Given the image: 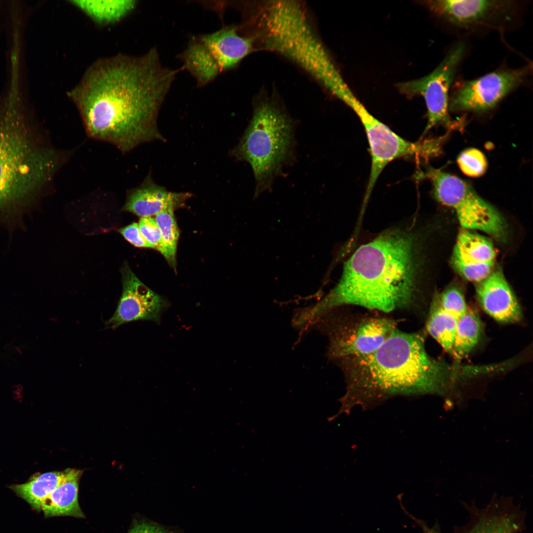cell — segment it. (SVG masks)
<instances>
[{"label":"cell","mask_w":533,"mask_h":533,"mask_svg":"<svg viewBox=\"0 0 533 533\" xmlns=\"http://www.w3.org/2000/svg\"><path fill=\"white\" fill-rule=\"evenodd\" d=\"M177 73L163 66L155 48L139 57L117 55L93 63L68 96L88 135L126 153L165 141L157 116Z\"/></svg>","instance_id":"obj_1"},{"label":"cell","mask_w":533,"mask_h":533,"mask_svg":"<svg viewBox=\"0 0 533 533\" xmlns=\"http://www.w3.org/2000/svg\"><path fill=\"white\" fill-rule=\"evenodd\" d=\"M416 242L393 230L360 247L346 262L337 285L320 301L305 308L315 322L336 308L356 305L384 312L410 307L416 295Z\"/></svg>","instance_id":"obj_2"},{"label":"cell","mask_w":533,"mask_h":533,"mask_svg":"<svg viewBox=\"0 0 533 533\" xmlns=\"http://www.w3.org/2000/svg\"><path fill=\"white\" fill-rule=\"evenodd\" d=\"M342 362L346 393L330 421L355 406L367 409L396 395L442 394L459 372L429 355L420 335L398 329L373 353Z\"/></svg>","instance_id":"obj_3"},{"label":"cell","mask_w":533,"mask_h":533,"mask_svg":"<svg viewBox=\"0 0 533 533\" xmlns=\"http://www.w3.org/2000/svg\"><path fill=\"white\" fill-rule=\"evenodd\" d=\"M12 93L0 110V218H11L51 182L63 158L42 145Z\"/></svg>","instance_id":"obj_4"},{"label":"cell","mask_w":533,"mask_h":533,"mask_svg":"<svg viewBox=\"0 0 533 533\" xmlns=\"http://www.w3.org/2000/svg\"><path fill=\"white\" fill-rule=\"evenodd\" d=\"M260 21L266 49L295 63L332 95L339 90L344 80L301 4L292 0L269 1Z\"/></svg>","instance_id":"obj_5"},{"label":"cell","mask_w":533,"mask_h":533,"mask_svg":"<svg viewBox=\"0 0 533 533\" xmlns=\"http://www.w3.org/2000/svg\"><path fill=\"white\" fill-rule=\"evenodd\" d=\"M294 126L290 116L272 101L262 100L254 106L249 125L231 154L252 167L256 196L268 190L292 159Z\"/></svg>","instance_id":"obj_6"},{"label":"cell","mask_w":533,"mask_h":533,"mask_svg":"<svg viewBox=\"0 0 533 533\" xmlns=\"http://www.w3.org/2000/svg\"><path fill=\"white\" fill-rule=\"evenodd\" d=\"M444 31L457 38L506 34L519 28L529 1L429 0L421 1Z\"/></svg>","instance_id":"obj_7"},{"label":"cell","mask_w":533,"mask_h":533,"mask_svg":"<svg viewBox=\"0 0 533 533\" xmlns=\"http://www.w3.org/2000/svg\"><path fill=\"white\" fill-rule=\"evenodd\" d=\"M254 39L241 35L237 26L229 25L191 37L178 58L183 68L195 79L197 86L201 87L223 72L236 67L253 51Z\"/></svg>","instance_id":"obj_8"},{"label":"cell","mask_w":533,"mask_h":533,"mask_svg":"<svg viewBox=\"0 0 533 533\" xmlns=\"http://www.w3.org/2000/svg\"><path fill=\"white\" fill-rule=\"evenodd\" d=\"M418 175L431 181L436 198L454 211L465 229L479 230L498 239L505 237L506 225L502 216L467 183L431 167Z\"/></svg>","instance_id":"obj_9"},{"label":"cell","mask_w":533,"mask_h":533,"mask_svg":"<svg viewBox=\"0 0 533 533\" xmlns=\"http://www.w3.org/2000/svg\"><path fill=\"white\" fill-rule=\"evenodd\" d=\"M469 51L467 38H457L447 48L441 62L431 72L418 79L397 84L398 90L407 97L421 96L424 99L427 123L423 134L437 124H451L449 114L450 91Z\"/></svg>","instance_id":"obj_10"},{"label":"cell","mask_w":533,"mask_h":533,"mask_svg":"<svg viewBox=\"0 0 533 533\" xmlns=\"http://www.w3.org/2000/svg\"><path fill=\"white\" fill-rule=\"evenodd\" d=\"M533 64L519 67L502 65L477 78H457L449 96V109L457 112H485L495 108L515 91L531 83Z\"/></svg>","instance_id":"obj_11"},{"label":"cell","mask_w":533,"mask_h":533,"mask_svg":"<svg viewBox=\"0 0 533 533\" xmlns=\"http://www.w3.org/2000/svg\"><path fill=\"white\" fill-rule=\"evenodd\" d=\"M344 324L334 326L328 334V355L342 362L373 353L398 329L394 320L383 317H368Z\"/></svg>","instance_id":"obj_12"},{"label":"cell","mask_w":533,"mask_h":533,"mask_svg":"<svg viewBox=\"0 0 533 533\" xmlns=\"http://www.w3.org/2000/svg\"><path fill=\"white\" fill-rule=\"evenodd\" d=\"M122 274V294L114 314L106 322L107 327L114 329L137 320L158 322L167 305L165 300L142 283L126 264Z\"/></svg>","instance_id":"obj_13"},{"label":"cell","mask_w":533,"mask_h":533,"mask_svg":"<svg viewBox=\"0 0 533 533\" xmlns=\"http://www.w3.org/2000/svg\"><path fill=\"white\" fill-rule=\"evenodd\" d=\"M495 252L485 236L467 229L458 234L452 256L455 269L466 280L479 283L493 271Z\"/></svg>","instance_id":"obj_14"},{"label":"cell","mask_w":533,"mask_h":533,"mask_svg":"<svg viewBox=\"0 0 533 533\" xmlns=\"http://www.w3.org/2000/svg\"><path fill=\"white\" fill-rule=\"evenodd\" d=\"M477 294L485 311L497 321L513 323L521 319V307L500 270H493L479 283Z\"/></svg>","instance_id":"obj_15"},{"label":"cell","mask_w":533,"mask_h":533,"mask_svg":"<svg viewBox=\"0 0 533 533\" xmlns=\"http://www.w3.org/2000/svg\"><path fill=\"white\" fill-rule=\"evenodd\" d=\"M191 196L189 192L168 191L155 183L149 174L139 186L128 191L123 209L141 217H149L168 208L184 205Z\"/></svg>","instance_id":"obj_16"},{"label":"cell","mask_w":533,"mask_h":533,"mask_svg":"<svg viewBox=\"0 0 533 533\" xmlns=\"http://www.w3.org/2000/svg\"><path fill=\"white\" fill-rule=\"evenodd\" d=\"M62 482L42 502L41 511L46 517L61 516L83 518L78 500L81 471L68 469Z\"/></svg>","instance_id":"obj_17"},{"label":"cell","mask_w":533,"mask_h":533,"mask_svg":"<svg viewBox=\"0 0 533 533\" xmlns=\"http://www.w3.org/2000/svg\"><path fill=\"white\" fill-rule=\"evenodd\" d=\"M65 475V471L35 474L28 482L11 485L9 488L33 509L40 511L42 502L62 482Z\"/></svg>","instance_id":"obj_18"},{"label":"cell","mask_w":533,"mask_h":533,"mask_svg":"<svg viewBox=\"0 0 533 533\" xmlns=\"http://www.w3.org/2000/svg\"><path fill=\"white\" fill-rule=\"evenodd\" d=\"M70 2L100 24L118 21L132 11L136 5V1L132 0H70Z\"/></svg>","instance_id":"obj_19"},{"label":"cell","mask_w":533,"mask_h":533,"mask_svg":"<svg viewBox=\"0 0 533 533\" xmlns=\"http://www.w3.org/2000/svg\"><path fill=\"white\" fill-rule=\"evenodd\" d=\"M481 324L477 315L469 309L457 318L453 354L458 359L466 357L477 344Z\"/></svg>","instance_id":"obj_20"},{"label":"cell","mask_w":533,"mask_h":533,"mask_svg":"<svg viewBox=\"0 0 533 533\" xmlns=\"http://www.w3.org/2000/svg\"><path fill=\"white\" fill-rule=\"evenodd\" d=\"M457 318L443 309L435 301L426 322L427 332L452 355Z\"/></svg>","instance_id":"obj_21"},{"label":"cell","mask_w":533,"mask_h":533,"mask_svg":"<svg viewBox=\"0 0 533 533\" xmlns=\"http://www.w3.org/2000/svg\"><path fill=\"white\" fill-rule=\"evenodd\" d=\"M175 208H168L158 213L154 219L160 229L163 247L162 255L168 263L175 266L176 253L179 236L174 214Z\"/></svg>","instance_id":"obj_22"},{"label":"cell","mask_w":533,"mask_h":533,"mask_svg":"<svg viewBox=\"0 0 533 533\" xmlns=\"http://www.w3.org/2000/svg\"><path fill=\"white\" fill-rule=\"evenodd\" d=\"M457 162L462 172L472 177L483 174L487 166L484 154L475 148H469L463 151L459 155Z\"/></svg>","instance_id":"obj_23"},{"label":"cell","mask_w":533,"mask_h":533,"mask_svg":"<svg viewBox=\"0 0 533 533\" xmlns=\"http://www.w3.org/2000/svg\"><path fill=\"white\" fill-rule=\"evenodd\" d=\"M436 302L443 309L457 318L462 315L468 309L463 295L456 288L446 290Z\"/></svg>","instance_id":"obj_24"},{"label":"cell","mask_w":533,"mask_h":533,"mask_svg":"<svg viewBox=\"0 0 533 533\" xmlns=\"http://www.w3.org/2000/svg\"><path fill=\"white\" fill-rule=\"evenodd\" d=\"M138 225L141 234L152 248L162 254L163 247L161 232L154 218L142 217Z\"/></svg>","instance_id":"obj_25"},{"label":"cell","mask_w":533,"mask_h":533,"mask_svg":"<svg viewBox=\"0 0 533 533\" xmlns=\"http://www.w3.org/2000/svg\"><path fill=\"white\" fill-rule=\"evenodd\" d=\"M128 533H181L174 527L162 525L146 519H136L133 522Z\"/></svg>","instance_id":"obj_26"},{"label":"cell","mask_w":533,"mask_h":533,"mask_svg":"<svg viewBox=\"0 0 533 533\" xmlns=\"http://www.w3.org/2000/svg\"><path fill=\"white\" fill-rule=\"evenodd\" d=\"M119 231L128 242L135 246L152 248L141 234L138 224L133 223L120 229Z\"/></svg>","instance_id":"obj_27"},{"label":"cell","mask_w":533,"mask_h":533,"mask_svg":"<svg viewBox=\"0 0 533 533\" xmlns=\"http://www.w3.org/2000/svg\"><path fill=\"white\" fill-rule=\"evenodd\" d=\"M419 526L422 531V533H442L438 525L430 527L424 521L417 519L412 515H409Z\"/></svg>","instance_id":"obj_28"}]
</instances>
